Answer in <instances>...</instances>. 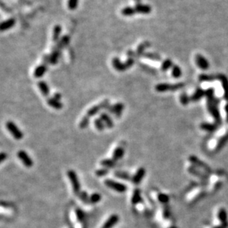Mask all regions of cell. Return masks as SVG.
<instances>
[{
  "label": "cell",
  "instance_id": "1",
  "mask_svg": "<svg viewBox=\"0 0 228 228\" xmlns=\"http://www.w3.org/2000/svg\"><path fill=\"white\" fill-rule=\"evenodd\" d=\"M217 101L214 98L208 99V109L210 113L213 116L215 120L216 121V124L221 123V116H220L219 111H218L217 107Z\"/></svg>",
  "mask_w": 228,
  "mask_h": 228
},
{
  "label": "cell",
  "instance_id": "2",
  "mask_svg": "<svg viewBox=\"0 0 228 228\" xmlns=\"http://www.w3.org/2000/svg\"><path fill=\"white\" fill-rule=\"evenodd\" d=\"M134 63H135V60H134L131 57H129L125 63H123V62H120L119 59L116 58V57L112 59L113 67H114V68L116 71L120 72L126 71V69H129V68H130L133 65Z\"/></svg>",
  "mask_w": 228,
  "mask_h": 228
},
{
  "label": "cell",
  "instance_id": "3",
  "mask_svg": "<svg viewBox=\"0 0 228 228\" xmlns=\"http://www.w3.org/2000/svg\"><path fill=\"white\" fill-rule=\"evenodd\" d=\"M67 176H68L69 182H70L72 187H73V192L75 195H78L81 192V184L77 173L73 170H69L67 172Z\"/></svg>",
  "mask_w": 228,
  "mask_h": 228
},
{
  "label": "cell",
  "instance_id": "4",
  "mask_svg": "<svg viewBox=\"0 0 228 228\" xmlns=\"http://www.w3.org/2000/svg\"><path fill=\"white\" fill-rule=\"evenodd\" d=\"M6 128L7 130L10 132V134L12 135L13 137L16 140H21L23 138L24 134L22 132V130L18 128V126L16 125L14 121H7L6 124H5Z\"/></svg>",
  "mask_w": 228,
  "mask_h": 228
},
{
  "label": "cell",
  "instance_id": "5",
  "mask_svg": "<svg viewBox=\"0 0 228 228\" xmlns=\"http://www.w3.org/2000/svg\"><path fill=\"white\" fill-rule=\"evenodd\" d=\"M104 184L106 187H108L110 189L114 190L118 193H123L127 191V186L124 185L123 183L120 182L114 181V180L110 179V178H107L104 181Z\"/></svg>",
  "mask_w": 228,
  "mask_h": 228
},
{
  "label": "cell",
  "instance_id": "6",
  "mask_svg": "<svg viewBox=\"0 0 228 228\" xmlns=\"http://www.w3.org/2000/svg\"><path fill=\"white\" fill-rule=\"evenodd\" d=\"M184 87L183 83H178V84H174L170 85L167 84V83H160L155 86V90L157 92L163 93L166 92L168 90H176L178 89L182 88Z\"/></svg>",
  "mask_w": 228,
  "mask_h": 228
},
{
  "label": "cell",
  "instance_id": "7",
  "mask_svg": "<svg viewBox=\"0 0 228 228\" xmlns=\"http://www.w3.org/2000/svg\"><path fill=\"white\" fill-rule=\"evenodd\" d=\"M17 157L25 167H27L28 168L33 167V161L26 151L21 150L17 153Z\"/></svg>",
  "mask_w": 228,
  "mask_h": 228
},
{
  "label": "cell",
  "instance_id": "8",
  "mask_svg": "<svg viewBox=\"0 0 228 228\" xmlns=\"http://www.w3.org/2000/svg\"><path fill=\"white\" fill-rule=\"evenodd\" d=\"M145 175H146V169L144 168H140L137 170V172L135 173V175L132 176L131 182H132V183L135 184V185H139V184L142 182Z\"/></svg>",
  "mask_w": 228,
  "mask_h": 228
},
{
  "label": "cell",
  "instance_id": "9",
  "mask_svg": "<svg viewBox=\"0 0 228 228\" xmlns=\"http://www.w3.org/2000/svg\"><path fill=\"white\" fill-rule=\"evenodd\" d=\"M119 221V216L117 214H112L105 221L101 228H112Z\"/></svg>",
  "mask_w": 228,
  "mask_h": 228
},
{
  "label": "cell",
  "instance_id": "10",
  "mask_svg": "<svg viewBox=\"0 0 228 228\" xmlns=\"http://www.w3.org/2000/svg\"><path fill=\"white\" fill-rule=\"evenodd\" d=\"M100 118L103 121L105 126L107 128L112 129L114 127V121H113L110 116L109 115V113H106V112H102V113H100Z\"/></svg>",
  "mask_w": 228,
  "mask_h": 228
},
{
  "label": "cell",
  "instance_id": "11",
  "mask_svg": "<svg viewBox=\"0 0 228 228\" xmlns=\"http://www.w3.org/2000/svg\"><path fill=\"white\" fill-rule=\"evenodd\" d=\"M196 62H197V65L199 66V68L202 70H207L209 68V63L208 62V60L203 57L201 55L198 54L197 56H196Z\"/></svg>",
  "mask_w": 228,
  "mask_h": 228
},
{
  "label": "cell",
  "instance_id": "12",
  "mask_svg": "<svg viewBox=\"0 0 228 228\" xmlns=\"http://www.w3.org/2000/svg\"><path fill=\"white\" fill-rule=\"evenodd\" d=\"M16 24V20L14 18H10L6 21H4L0 24V30L1 31H5V30H9L12 28Z\"/></svg>",
  "mask_w": 228,
  "mask_h": 228
},
{
  "label": "cell",
  "instance_id": "13",
  "mask_svg": "<svg viewBox=\"0 0 228 228\" xmlns=\"http://www.w3.org/2000/svg\"><path fill=\"white\" fill-rule=\"evenodd\" d=\"M218 79L221 81L222 87L224 89V96L225 99L228 101V79L224 75H218Z\"/></svg>",
  "mask_w": 228,
  "mask_h": 228
},
{
  "label": "cell",
  "instance_id": "14",
  "mask_svg": "<svg viewBox=\"0 0 228 228\" xmlns=\"http://www.w3.org/2000/svg\"><path fill=\"white\" fill-rule=\"evenodd\" d=\"M47 70H48V68H47L46 64H40V65L37 66L35 68L34 72H33V76L37 79L41 78L46 73Z\"/></svg>",
  "mask_w": 228,
  "mask_h": 228
},
{
  "label": "cell",
  "instance_id": "15",
  "mask_svg": "<svg viewBox=\"0 0 228 228\" xmlns=\"http://www.w3.org/2000/svg\"><path fill=\"white\" fill-rule=\"evenodd\" d=\"M135 7V10L136 14H148L151 11V7L149 5H137Z\"/></svg>",
  "mask_w": 228,
  "mask_h": 228
},
{
  "label": "cell",
  "instance_id": "16",
  "mask_svg": "<svg viewBox=\"0 0 228 228\" xmlns=\"http://www.w3.org/2000/svg\"><path fill=\"white\" fill-rule=\"evenodd\" d=\"M47 103H48L49 106H50V107L56 110H61L63 107V104H62L61 102L60 101L55 99L53 97L49 98L47 100Z\"/></svg>",
  "mask_w": 228,
  "mask_h": 228
},
{
  "label": "cell",
  "instance_id": "17",
  "mask_svg": "<svg viewBox=\"0 0 228 228\" xmlns=\"http://www.w3.org/2000/svg\"><path fill=\"white\" fill-rule=\"evenodd\" d=\"M124 109V105L122 102H117L114 104V115L117 119H119L121 116Z\"/></svg>",
  "mask_w": 228,
  "mask_h": 228
},
{
  "label": "cell",
  "instance_id": "18",
  "mask_svg": "<svg viewBox=\"0 0 228 228\" xmlns=\"http://www.w3.org/2000/svg\"><path fill=\"white\" fill-rule=\"evenodd\" d=\"M124 153H125V151L123 147H118L114 149V152H113L112 154V159L114 161H118L120 159H121L123 157Z\"/></svg>",
  "mask_w": 228,
  "mask_h": 228
},
{
  "label": "cell",
  "instance_id": "19",
  "mask_svg": "<svg viewBox=\"0 0 228 228\" xmlns=\"http://www.w3.org/2000/svg\"><path fill=\"white\" fill-rule=\"evenodd\" d=\"M38 87L43 96H48L50 94V88H49L48 84L44 81H40L38 82Z\"/></svg>",
  "mask_w": 228,
  "mask_h": 228
},
{
  "label": "cell",
  "instance_id": "20",
  "mask_svg": "<svg viewBox=\"0 0 228 228\" xmlns=\"http://www.w3.org/2000/svg\"><path fill=\"white\" fill-rule=\"evenodd\" d=\"M141 200V193L140 189H135V191L133 192L132 196H131V204L133 205H137V204L140 202Z\"/></svg>",
  "mask_w": 228,
  "mask_h": 228
},
{
  "label": "cell",
  "instance_id": "21",
  "mask_svg": "<svg viewBox=\"0 0 228 228\" xmlns=\"http://www.w3.org/2000/svg\"><path fill=\"white\" fill-rule=\"evenodd\" d=\"M116 161H114L113 159H103L102 161L100 162L101 166H103V168L109 169V168H113L116 166Z\"/></svg>",
  "mask_w": 228,
  "mask_h": 228
},
{
  "label": "cell",
  "instance_id": "22",
  "mask_svg": "<svg viewBox=\"0 0 228 228\" xmlns=\"http://www.w3.org/2000/svg\"><path fill=\"white\" fill-rule=\"evenodd\" d=\"M114 175L115 177L120 178V179L126 180V181H131V178H132V176L129 173L124 172V171H116V172H114Z\"/></svg>",
  "mask_w": 228,
  "mask_h": 228
},
{
  "label": "cell",
  "instance_id": "23",
  "mask_svg": "<svg viewBox=\"0 0 228 228\" xmlns=\"http://www.w3.org/2000/svg\"><path fill=\"white\" fill-rule=\"evenodd\" d=\"M101 110H102V109H101V105H100V104H97V105L92 106V107H90L89 109H88L87 112H86V116H88L89 117L94 116L96 115V114L98 113Z\"/></svg>",
  "mask_w": 228,
  "mask_h": 228
},
{
  "label": "cell",
  "instance_id": "24",
  "mask_svg": "<svg viewBox=\"0 0 228 228\" xmlns=\"http://www.w3.org/2000/svg\"><path fill=\"white\" fill-rule=\"evenodd\" d=\"M218 218L220 220V221H221L222 223H227V222H228L227 213L225 209L221 208L218 210Z\"/></svg>",
  "mask_w": 228,
  "mask_h": 228
},
{
  "label": "cell",
  "instance_id": "25",
  "mask_svg": "<svg viewBox=\"0 0 228 228\" xmlns=\"http://www.w3.org/2000/svg\"><path fill=\"white\" fill-rule=\"evenodd\" d=\"M200 128L202 130H207L208 132H213L217 129L218 125L217 124H209V123H202L200 125Z\"/></svg>",
  "mask_w": 228,
  "mask_h": 228
},
{
  "label": "cell",
  "instance_id": "26",
  "mask_svg": "<svg viewBox=\"0 0 228 228\" xmlns=\"http://www.w3.org/2000/svg\"><path fill=\"white\" fill-rule=\"evenodd\" d=\"M205 95V92L201 89H197V90L195 91V93L192 95V96L191 97V100L193 101V102H196V101H199V99H201V98L203 97Z\"/></svg>",
  "mask_w": 228,
  "mask_h": 228
},
{
  "label": "cell",
  "instance_id": "27",
  "mask_svg": "<svg viewBox=\"0 0 228 228\" xmlns=\"http://www.w3.org/2000/svg\"><path fill=\"white\" fill-rule=\"evenodd\" d=\"M61 33V25H56L53 28V33H52V41L57 42L60 39V35Z\"/></svg>",
  "mask_w": 228,
  "mask_h": 228
},
{
  "label": "cell",
  "instance_id": "28",
  "mask_svg": "<svg viewBox=\"0 0 228 228\" xmlns=\"http://www.w3.org/2000/svg\"><path fill=\"white\" fill-rule=\"evenodd\" d=\"M121 14L125 16H131L136 14L134 7H126L122 9Z\"/></svg>",
  "mask_w": 228,
  "mask_h": 228
},
{
  "label": "cell",
  "instance_id": "29",
  "mask_svg": "<svg viewBox=\"0 0 228 228\" xmlns=\"http://www.w3.org/2000/svg\"><path fill=\"white\" fill-rule=\"evenodd\" d=\"M75 216H76L78 221L81 222V223H83V222L85 221L86 214L81 208H77L75 210Z\"/></svg>",
  "mask_w": 228,
  "mask_h": 228
},
{
  "label": "cell",
  "instance_id": "30",
  "mask_svg": "<svg viewBox=\"0 0 228 228\" xmlns=\"http://www.w3.org/2000/svg\"><path fill=\"white\" fill-rule=\"evenodd\" d=\"M78 197L80 200L86 204H89V195L85 191H82L78 194Z\"/></svg>",
  "mask_w": 228,
  "mask_h": 228
},
{
  "label": "cell",
  "instance_id": "31",
  "mask_svg": "<svg viewBox=\"0 0 228 228\" xmlns=\"http://www.w3.org/2000/svg\"><path fill=\"white\" fill-rule=\"evenodd\" d=\"M94 125H95L96 129L99 131H103L106 128L104 123H103V121L101 120V119L100 117L95 119V120H94Z\"/></svg>",
  "mask_w": 228,
  "mask_h": 228
},
{
  "label": "cell",
  "instance_id": "32",
  "mask_svg": "<svg viewBox=\"0 0 228 228\" xmlns=\"http://www.w3.org/2000/svg\"><path fill=\"white\" fill-rule=\"evenodd\" d=\"M101 200V195L98 193H94L89 195V204H97Z\"/></svg>",
  "mask_w": 228,
  "mask_h": 228
},
{
  "label": "cell",
  "instance_id": "33",
  "mask_svg": "<svg viewBox=\"0 0 228 228\" xmlns=\"http://www.w3.org/2000/svg\"><path fill=\"white\" fill-rule=\"evenodd\" d=\"M58 57H59V53L58 50H55L52 51V53L50 55V63L52 64H56L58 63Z\"/></svg>",
  "mask_w": 228,
  "mask_h": 228
},
{
  "label": "cell",
  "instance_id": "34",
  "mask_svg": "<svg viewBox=\"0 0 228 228\" xmlns=\"http://www.w3.org/2000/svg\"><path fill=\"white\" fill-rule=\"evenodd\" d=\"M90 123V117H89L88 116H85L81 119L80 123H79V127L81 129H85L88 127V125Z\"/></svg>",
  "mask_w": 228,
  "mask_h": 228
},
{
  "label": "cell",
  "instance_id": "35",
  "mask_svg": "<svg viewBox=\"0 0 228 228\" xmlns=\"http://www.w3.org/2000/svg\"><path fill=\"white\" fill-rule=\"evenodd\" d=\"M69 40V38L68 36H64V37H62L61 39H60L59 42H58V44L57 50H59L60 48H62V47L66 46V45L68 44Z\"/></svg>",
  "mask_w": 228,
  "mask_h": 228
},
{
  "label": "cell",
  "instance_id": "36",
  "mask_svg": "<svg viewBox=\"0 0 228 228\" xmlns=\"http://www.w3.org/2000/svg\"><path fill=\"white\" fill-rule=\"evenodd\" d=\"M173 66L174 65H173L172 62H171L170 59H166L163 61V62L162 63L161 69L163 71H166L169 69V68L173 67Z\"/></svg>",
  "mask_w": 228,
  "mask_h": 228
},
{
  "label": "cell",
  "instance_id": "37",
  "mask_svg": "<svg viewBox=\"0 0 228 228\" xmlns=\"http://www.w3.org/2000/svg\"><path fill=\"white\" fill-rule=\"evenodd\" d=\"M157 199L160 203L162 204H167L169 201V196L165 193H160L157 195Z\"/></svg>",
  "mask_w": 228,
  "mask_h": 228
},
{
  "label": "cell",
  "instance_id": "38",
  "mask_svg": "<svg viewBox=\"0 0 228 228\" xmlns=\"http://www.w3.org/2000/svg\"><path fill=\"white\" fill-rule=\"evenodd\" d=\"M172 76L174 78H179L182 76V71L180 68L177 65H174L172 67Z\"/></svg>",
  "mask_w": 228,
  "mask_h": 228
},
{
  "label": "cell",
  "instance_id": "39",
  "mask_svg": "<svg viewBox=\"0 0 228 228\" xmlns=\"http://www.w3.org/2000/svg\"><path fill=\"white\" fill-rule=\"evenodd\" d=\"M189 159H190V161H191L192 163H193V164H197V165H198V166L202 167V168H205V169H208V166H206V165H205V164L201 163V161H199V159H198L196 157V156H192L191 157H190Z\"/></svg>",
  "mask_w": 228,
  "mask_h": 228
},
{
  "label": "cell",
  "instance_id": "40",
  "mask_svg": "<svg viewBox=\"0 0 228 228\" xmlns=\"http://www.w3.org/2000/svg\"><path fill=\"white\" fill-rule=\"evenodd\" d=\"M109 172V169L103 168L98 169V170H96L95 174H96V176H98V177H103V176H106V175H108Z\"/></svg>",
  "mask_w": 228,
  "mask_h": 228
},
{
  "label": "cell",
  "instance_id": "41",
  "mask_svg": "<svg viewBox=\"0 0 228 228\" xmlns=\"http://www.w3.org/2000/svg\"><path fill=\"white\" fill-rule=\"evenodd\" d=\"M216 79V77H213V76L210 75H205V74H201L199 76V80L202 81H213Z\"/></svg>",
  "mask_w": 228,
  "mask_h": 228
},
{
  "label": "cell",
  "instance_id": "42",
  "mask_svg": "<svg viewBox=\"0 0 228 228\" xmlns=\"http://www.w3.org/2000/svg\"><path fill=\"white\" fill-rule=\"evenodd\" d=\"M78 5V0H68V8L71 11H74L77 8Z\"/></svg>",
  "mask_w": 228,
  "mask_h": 228
},
{
  "label": "cell",
  "instance_id": "43",
  "mask_svg": "<svg viewBox=\"0 0 228 228\" xmlns=\"http://www.w3.org/2000/svg\"><path fill=\"white\" fill-rule=\"evenodd\" d=\"M191 98L188 97V96L186 94H182L180 96V102L182 105H187L189 103Z\"/></svg>",
  "mask_w": 228,
  "mask_h": 228
},
{
  "label": "cell",
  "instance_id": "44",
  "mask_svg": "<svg viewBox=\"0 0 228 228\" xmlns=\"http://www.w3.org/2000/svg\"><path fill=\"white\" fill-rule=\"evenodd\" d=\"M144 56L146 57V58L150 59H154V60H157V61H159L161 59V58H160V56H158V55L154 54H151V53L146 54Z\"/></svg>",
  "mask_w": 228,
  "mask_h": 228
},
{
  "label": "cell",
  "instance_id": "45",
  "mask_svg": "<svg viewBox=\"0 0 228 228\" xmlns=\"http://www.w3.org/2000/svg\"><path fill=\"white\" fill-rule=\"evenodd\" d=\"M100 105H101L102 110H107V108L110 105V103H109V101L108 99H105L100 103Z\"/></svg>",
  "mask_w": 228,
  "mask_h": 228
},
{
  "label": "cell",
  "instance_id": "46",
  "mask_svg": "<svg viewBox=\"0 0 228 228\" xmlns=\"http://www.w3.org/2000/svg\"><path fill=\"white\" fill-rule=\"evenodd\" d=\"M213 94H214V90H213V89H212V88L208 89V90H207L206 92H205V95H206L208 99L213 98Z\"/></svg>",
  "mask_w": 228,
  "mask_h": 228
},
{
  "label": "cell",
  "instance_id": "47",
  "mask_svg": "<svg viewBox=\"0 0 228 228\" xmlns=\"http://www.w3.org/2000/svg\"><path fill=\"white\" fill-rule=\"evenodd\" d=\"M170 210H169V208H168V207H166V208H164V210H163V217L165 218H168L169 216H170Z\"/></svg>",
  "mask_w": 228,
  "mask_h": 228
},
{
  "label": "cell",
  "instance_id": "48",
  "mask_svg": "<svg viewBox=\"0 0 228 228\" xmlns=\"http://www.w3.org/2000/svg\"><path fill=\"white\" fill-rule=\"evenodd\" d=\"M213 228H228V222H227V223H222L220 225L215 226Z\"/></svg>",
  "mask_w": 228,
  "mask_h": 228
},
{
  "label": "cell",
  "instance_id": "49",
  "mask_svg": "<svg viewBox=\"0 0 228 228\" xmlns=\"http://www.w3.org/2000/svg\"><path fill=\"white\" fill-rule=\"evenodd\" d=\"M7 159V154L5 153H2L1 154H0V161L1 162H3L5 160V159Z\"/></svg>",
  "mask_w": 228,
  "mask_h": 228
},
{
  "label": "cell",
  "instance_id": "50",
  "mask_svg": "<svg viewBox=\"0 0 228 228\" xmlns=\"http://www.w3.org/2000/svg\"><path fill=\"white\" fill-rule=\"evenodd\" d=\"M52 97H53L55 99L60 101L61 99V94H59V93H56V94H54Z\"/></svg>",
  "mask_w": 228,
  "mask_h": 228
},
{
  "label": "cell",
  "instance_id": "51",
  "mask_svg": "<svg viewBox=\"0 0 228 228\" xmlns=\"http://www.w3.org/2000/svg\"><path fill=\"white\" fill-rule=\"evenodd\" d=\"M106 111H108L109 113H111V114L114 113V104H113V105H112V104H110V105L109 106V107L107 108Z\"/></svg>",
  "mask_w": 228,
  "mask_h": 228
},
{
  "label": "cell",
  "instance_id": "52",
  "mask_svg": "<svg viewBox=\"0 0 228 228\" xmlns=\"http://www.w3.org/2000/svg\"><path fill=\"white\" fill-rule=\"evenodd\" d=\"M225 111H226V114H227V120L228 121V104H226V106H225Z\"/></svg>",
  "mask_w": 228,
  "mask_h": 228
}]
</instances>
